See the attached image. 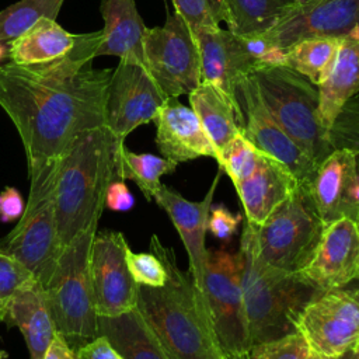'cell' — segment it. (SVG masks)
Wrapping results in <instances>:
<instances>
[{"mask_svg":"<svg viewBox=\"0 0 359 359\" xmlns=\"http://www.w3.org/2000/svg\"><path fill=\"white\" fill-rule=\"evenodd\" d=\"M177 13L191 29L199 27H219L224 22L222 0H171Z\"/></svg>","mask_w":359,"mask_h":359,"instance_id":"cell-36","label":"cell"},{"mask_svg":"<svg viewBox=\"0 0 359 359\" xmlns=\"http://www.w3.org/2000/svg\"><path fill=\"white\" fill-rule=\"evenodd\" d=\"M188 97L191 108L199 118L219 157L220 150L241 133L233 95L202 81Z\"/></svg>","mask_w":359,"mask_h":359,"instance_id":"cell-26","label":"cell"},{"mask_svg":"<svg viewBox=\"0 0 359 359\" xmlns=\"http://www.w3.org/2000/svg\"><path fill=\"white\" fill-rule=\"evenodd\" d=\"M133 205L135 198L128 189L125 181L121 178H115L107 189L105 208L114 212H128L133 208Z\"/></svg>","mask_w":359,"mask_h":359,"instance_id":"cell-40","label":"cell"},{"mask_svg":"<svg viewBox=\"0 0 359 359\" xmlns=\"http://www.w3.org/2000/svg\"><path fill=\"white\" fill-rule=\"evenodd\" d=\"M311 348L306 338L294 331L280 338L251 345L248 359H309Z\"/></svg>","mask_w":359,"mask_h":359,"instance_id":"cell-35","label":"cell"},{"mask_svg":"<svg viewBox=\"0 0 359 359\" xmlns=\"http://www.w3.org/2000/svg\"><path fill=\"white\" fill-rule=\"evenodd\" d=\"M177 165L178 164L175 161L165 157H158L150 153H133L125 146V143L118 149V178L123 181H133L147 201H150L160 188V178L175 171Z\"/></svg>","mask_w":359,"mask_h":359,"instance_id":"cell-30","label":"cell"},{"mask_svg":"<svg viewBox=\"0 0 359 359\" xmlns=\"http://www.w3.org/2000/svg\"><path fill=\"white\" fill-rule=\"evenodd\" d=\"M224 359H227V358H224Z\"/></svg>","mask_w":359,"mask_h":359,"instance_id":"cell-50","label":"cell"},{"mask_svg":"<svg viewBox=\"0 0 359 359\" xmlns=\"http://www.w3.org/2000/svg\"><path fill=\"white\" fill-rule=\"evenodd\" d=\"M222 168L212 181L209 191L202 201H188L175 189L161 184L153 199L168 215L177 229L189 258V273L196 287L203 293L205 265L208 248L205 247V236L208 231V220L212 206L213 194L222 177Z\"/></svg>","mask_w":359,"mask_h":359,"instance_id":"cell-18","label":"cell"},{"mask_svg":"<svg viewBox=\"0 0 359 359\" xmlns=\"http://www.w3.org/2000/svg\"><path fill=\"white\" fill-rule=\"evenodd\" d=\"M227 29L257 36L268 32L292 7L286 0H222Z\"/></svg>","mask_w":359,"mask_h":359,"instance_id":"cell-28","label":"cell"},{"mask_svg":"<svg viewBox=\"0 0 359 359\" xmlns=\"http://www.w3.org/2000/svg\"><path fill=\"white\" fill-rule=\"evenodd\" d=\"M359 22V0H313L292 6L261 36L285 50L310 38H344Z\"/></svg>","mask_w":359,"mask_h":359,"instance_id":"cell-15","label":"cell"},{"mask_svg":"<svg viewBox=\"0 0 359 359\" xmlns=\"http://www.w3.org/2000/svg\"><path fill=\"white\" fill-rule=\"evenodd\" d=\"M150 250L163 262L167 280L160 287L137 285L136 310L170 359H224L203 293L184 272L171 248L153 234Z\"/></svg>","mask_w":359,"mask_h":359,"instance_id":"cell-2","label":"cell"},{"mask_svg":"<svg viewBox=\"0 0 359 359\" xmlns=\"http://www.w3.org/2000/svg\"><path fill=\"white\" fill-rule=\"evenodd\" d=\"M250 224L258 257L269 266L294 273L311 261L325 227L309 182H299L262 224Z\"/></svg>","mask_w":359,"mask_h":359,"instance_id":"cell-7","label":"cell"},{"mask_svg":"<svg viewBox=\"0 0 359 359\" xmlns=\"http://www.w3.org/2000/svg\"><path fill=\"white\" fill-rule=\"evenodd\" d=\"M309 359H323V358H321L318 353H316V352H313V351H311V353H310Z\"/></svg>","mask_w":359,"mask_h":359,"instance_id":"cell-48","label":"cell"},{"mask_svg":"<svg viewBox=\"0 0 359 359\" xmlns=\"http://www.w3.org/2000/svg\"><path fill=\"white\" fill-rule=\"evenodd\" d=\"M6 59H8V43L0 42V66Z\"/></svg>","mask_w":359,"mask_h":359,"instance_id":"cell-45","label":"cell"},{"mask_svg":"<svg viewBox=\"0 0 359 359\" xmlns=\"http://www.w3.org/2000/svg\"><path fill=\"white\" fill-rule=\"evenodd\" d=\"M36 280L27 266L0 251V321H6L11 302L18 290Z\"/></svg>","mask_w":359,"mask_h":359,"instance_id":"cell-34","label":"cell"},{"mask_svg":"<svg viewBox=\"0 0 359 359\" xmlns=\"http://www.w3.org/2000/svg\"><path fill=\"white\" fill-rule=\"evenodd\" d=\"M231 95L241 135L259 151L282 163L299 182H310L318 165L292 140L271 114L254 77L248 76L240 80Z\"/></svg>","mask_w":359,"mask_h":359,"instance_id":"cell-11","label":"cell"},{"mask_svg":"<svg viewBox=\"0 0 359 359\" xmlns=\"http://www.w3.org/2000/svg\"><path fill=\"white\" fill-rule=\"evenodd\" d=\"M227 359H248V358H247V353H245V355H241V356H234V358H227Z\"/></svg>","mask_w":359,"mask_h":359,"instance_id":"cell-49","label":"cell"},{"mask_svg":"<svg viewBox=\"0 0 359 359\" xmlns=\"http://www.w3.org/2000/svg\"><path fill=\"white\" fill-rule=\"evenodd\" d=\"M25 209V202L18 192V189L13 187H6L0 192V222L11 223L21 217Z\"/></svg>","mask_w":359,"mask_h":359,"instance_id":"cell-41","label":"cell"},{"mask_svg":"<svg viewBox=\"0 0 359 359\" xmlns=\"http://www.w3.org/2000/svg\"><path fill=\"white\" fill-rule=\"evenodd\" d=\"M126 248L121 231L94 234L88 269L98 317H115L136 307L137 285L128 269Z\"/></svg>","mask_w":359,"mask_h":359,"instance_id":"cell-14","label":"cell"},{"mask_svg":"<svg viewBox=\"0 0 359 359\" xmlns=\"http://www.w3.org/2000/svg\"><path fill=\"white\" fill-rule=\"evenodd\" d=\"M243 215L237 213L233 215L230 210L224 208V205L210 206L209 220H208V230L217 238L223 241H229L236 231L238 230V226L243 220Z\"/></svg>","mask_w":359,"mask_h":359,"instance_id":"cell-38","label":"cell"},{"mask_svg":"<svg viewBox=\"0 0 359 359\" xmlns=\"http://www.w3.org/2000/svg\"><path fill=\"white\" fill-rule=\"evenodd\" d=\"M251 76L283 130L316 165H320L332 149L318 114L317 86L283 65L262 66Z\"/></svg>","mask_w":359,"mask_h":359,"instance_id":"cell-6","label":"cell"},{"mask_svg":"<svg viewBox=\"0 0 359 359\" xmlns=\"http://www.w3.org/2000/svg\"><path fill=\"white\" fill-rule=\"evenodd\" d=\"M342 38H310L285 49L283 66L306 77L314 86L321 84L330 74Z\"/></svg>","mask_w":359,"mask_h":359,"instance_id":"cell-29","label":"cell"},{"mask_svg":"<svg viewBox=\"0 0 359 359\" xmlns=\"http://www.w3.org/2000/svg\"><path fill=\"white\" fill-rule=\"evenodd\" d=\"M101 31L83 34L69 55L42 65L0 66V108L24 146L28 175L56 164L83 132L105 125L112 69H95Z\"/></svg>","mask_w":359,"mask_h":359,"instance_id":"cell-1","label":"cell"},{"mask_svg":"<svg viewBox=\"0 0 359 359\" xmlns=\"http://www.w3.org/2000/svg\"><path fill=\"white\" fill-rule=\"evenodd\" d=\"M165 100L146 66L119 60L107 88L105 126L125 142L136 128L154 121Z\"/></svg>","mask_w":359,"mask_h":359,"instance_id":"cell-13","label":"cell"},{"mask_svg":"<svg viewBox=\"0 0 359 359\" xmlns=\"http://www.w3.org/2000/svg\"><path fill=\"white\" fill-rule=\"evenodd\" d=\"M346 219H351V220H353L355 223L359 224V178H358V181L353 185L352 192H351Z\"/></svg>","mask_w":359,"mask_h":359,"instance_id":"cell-43","label":"cell"},{"mask_svg":"<svg viewBox=\"0 0 359 359\" xmlns=\"http://www.w3.org/2000/svg\"><path fill=\"white\" fill-rule=\"evenodd\" d=\"M259 156L261 151L240 133L220 150L216 161L236 185L254 172Z\"/></svg>","mask_w":359,"mask_h":359,"instance_id":"cell-32","label":"cell"},{"mask_svg":"<svg viewBox=\"0 0 359 359\" xmlns=\"http://www.w3.org/2000/svg\"><path fill=\"white\" fill-rule=\"evenodd\" d=\"M7 325L17 327L27 344L31 359H43L56 327L46 302L45 289L32 280L15 294L7 314Z\"/></svg>","mask_w":359,"mask_h":359,"instance_id":"cell-23","label":"cell"},{"mask_svg":"<svg viewBox=\"0 0 359 359\" xmlns=\"http://www.w3.org/2000/svg\"><path fill=\"white\" fill-rule=\"evenodd\" d=\"M238 251L250 345L294 332L303 309L324 292L300 272H286L265 264L257 254L254 230L247 220Z\"/></svg>","mask_w":359,"mask_h":359,"instance_id":"cell-4","label":"cell"},{"mask_svg":"<svg viewBox=\"0 0 359 359\" xmlns=\"http://www.w3.org/2000/svg\"><path fill=\"white\" fill-rule=\"evenodd\" d=\"M98 334L123 359H170L136 307L115 317H98Z\"/></svg>","mask_w":359,"mask_h":359,"instance_id":"cell-27","label":"cell"},{"mask_svg":"<svg viewBox=\"0 0 359 359\" xmlns=\"http://www.w3.org/2000/svg\"><path fill=\"white\" fill-rule=\"evenodd\" d=\"M57 163V161H56ZM56 164L29 177V194L17 224L0 240V251L29 269L42 285L48 283L62 252L55 216Z\"/></svg>","mask_w":359,"mask_h":359,"instance_id":"cell-8","label":"cell"},{"mask_svg":"<svg viewBox=\"0 0 359 359\" xmlns=\"http://www.w3.org/2000/svg\"><path fill=\"white\" fill-rule=\"evenodd\" d=\"M126 264L136 285L160 287L167 280V271L160 258L153 252H133L126 248Z\"/></svg>","mask_w":359,"mask_h":359,"instance_id":"cell-37","label":"cell"},{"mask_svg":"<svg viewBox=\"0 0 359 359\" xmlns=\"http://www.w3.org/2000/svg\"><path fill=\"white\" fill-rule=\"evenodd\" d=\"M286 1H289L292 6H297V4H304V3H309L313 0H286Z\"/></svg>","mask_w":359,"mask_h":359,"instance_id":"cell-47","label":"cell"},{"mask_svg":"<svg viewBox=\"0 0 359 359\" xmlns=\"http://www.w3.org/2000/svg\"><path fill=\"white\" fill-rule=\"evenodd\" d=\"M201 53L202 81L233 94L236 84L262 67L252 55L247 38L219 27L192 29Z\"/></svg>","mask_w":359,"mask_h":359,"instance_id":"cell-17","label":"cell"},{"mask_svg":"<svg viewBox=\"0 0 359 359\" xmlns=\"http://www.w3.org/2000/svg\"><path fill=\"white\" fill-rule=\"evenodd\" d=\"M122 143L104 125L80 133L59 157L53 201L62 250L79 236L97 230L107 189L118 178V149Z\"/></svg>","mask_w":359,"mask_h":359,"instance_id":"cell-3","label":"cell"},{"mask_svg":"<svg viewBox=\"0 0 359 359\" xmlns=\"http://www.w3.org/2000/svg\"><path fill=\"white\" fill-rule=\"evenodd\" d=\"M77 359H123L107 337L98 335L76 349Z\"/></svg>","mask_w":359,"mask_h":359,"instance_id":"cell-39","label":"cell"},{"mask_svg":"<svg viewBox=\"0 0 359 359\" xmlns=\"http://www.w3.org/2000/svg\"><path fill=\"white\" fill-rule=\"evenodd\" d=\"M104 28L97 56H116L119 60L144 66L143 41L147 31L135 0H102L100 6Z\"/></svg>","mask_w":359,"mask_h":359,"instance_id":"cell-22","label":"cell"},{"mask_svg":"<svg viewBox=\"0 0 359 359\" xmlns=\"http://www.w3.org/2000/svg\"><path fill=\"white\" fill-rule=\"evenodd\" d=\"M143 52L144 66L165 98L189 94L202 83L196 38L177 13H168L163 25L147 28Z\"/></svg>","mask_w":359,"mask_h":359,"instance_id":"cell-10","label":"cell"},{"mask_svg":"<svg viewBox=\"0 0 359 359\" xmlns=\"http://www.w3.org/2000/svg\"><path fill=\"white\" fill-rule=\"evenodd\" d=\"M241 271L243 259L240 251L208 250L203 296L217 342L229 358L244 355L251 346Z\"/></svg>","mask_w":359,"mask_h":359,"instance_id":"cell-9","label":"cell"},{"mask_svg":"<svg viewBox=\"0 0 359 359\" xmlns=\"http://www.w3.org/2000/svg\"><path fill=\"white\" fill-rule=\"evenodd\" d=\"M318 114L328 130L342 105L359 94V42L344 36L328 77L317 86Z\"/></svg>","mask_w":359,"mask_h":359,"instance_id":"cell-25","label":"cell"},{"mask_svg":"<svg viewBox=\"0 0 359 359\" xmlns=\"http://www.w3.org/2000/svg\"><path fill=\"white\" fill-rule=\"evenodd\" d=\"M337 359H359V342L344 351Z\"/></svg>","mask_w":359,"mask_h":359,"instance_id":"cell-44","label":"cell"},{"mask_svg":"<svg viewBox=\"0 0 359 359\" xmlns=\"http://www.w3.org/2000/svg\"><path fill=\"white\" fill-rule=\"evenodd\" d=\"M359 178L358 156L334 150L317 167L309 189L324 226L346 217L349 198Z\"/></svg>","mask_w":359,"mask_h":359,"instance_id":"cell-20","label":"cell"},{"mask_svg":"<svg viewBox=\"0 0 359 359\" xmlns=\"http://www.w3.org/2000/svg\"><path fill=\"white\" fill-rule=\"evenodd\" d=\"M65 0H20L0 11V42L8 43L39 20H57Z\"/></svg>","mask_w":359,"mask_h":359,"instance_id":"cell-31","label":"cell"},{"mask_svg":"<svg viewBox=\"0 0 359 359\" xmlns=\"http://www.w3.org/2000/svg\"><path fill=\"white\" fill-rule=\"evenodd\" d=\"M153 122L156 123V144L163 157L177 164L199 157L217 160V151L199 118L178 98H167Z\"/></svg>","mask_w":359,"mask_h":359,"instance_id":"cell-19","label":"cell"},{"mask_svg":"<svg viewBox=\"0 0 359 359\" xmlns=\"http://www.w3.org/2000/svg\"><path fill=\"white\" fill-rule=\"evenodd\" d=\"M328 142L334 150H348L359 156V94L351 97L328 128Z\"/></svg>","mask_w":359,"mask_h":359,"instance_id":"cell-33","label":"cell"},{"mask_svg":"<svg viewBox=\"0 0 359 359\" xmlns=\"http://www.w3.org/2000/svg\"><path fill=\"white\" fill-rule=\"evenodd\" d=\"M299 181L278 160L261 151L254 172L236 184L245 220L259 226L297 187Z\"/></svg>","mask_w":359,"mask_h":359,"instance_id":"cell-21","label":"cell"},{"mask_svg":"<svg viewBox=\"0 0 359 359\" xmlns=\"http://www.w3.org/2000/svg\"><path fill=\"white\" fill-rule=\"evenodd\" d=\"M296 331L323 359H337L359 342V289H331L310 302Z\"/></svg>","mask_w":359,"mask_h":359,"instance_id":"cell-12","label":"cell"},{"mask_svg":"<svg viewBox=\"0 0 359 359\" xmlns=\"http://www.w3.org/2000/svg\"><path fill=\"white\" fill-rule=\"evenodd\" d=\"M346 36H349L351 39H353V41H356V42H359V22L349 31V34L346 35Z\"/></svg>","mask_w":359,"mask_h":359,"instance_id":"cell-46","label":"cell"},{"mask_svg":"<svg viewBox=\"0 0 359 359\" xmlns=\"http://www.w3.org/2000/svg\"><path fill=\"white\" fill-rule=\"evenodd\" d=\"M300 275L327 292L359 279V224L342 217L324 227L311 261Z\"/></svg>","mask_w":359,"mask_h":359,"instance_id":"cell-16","label":"cell"},{"mask_svg":"<svg viewBox=\"0 0 359 359\" xmlns=\"http://www.w3.org/2000/svg\"><path fill=\"white\" fill-rule=\"evenodd\" d=\"M83 34L66 31L56 20L43 18L8 42V60L17 65H42L72 53Z\"/></svg>","mask_w":359,"mask_h":359,"instance_id":"cell-24","label":"cell"},{"mask_svg":"<svg viewBox=\"0 0 359 359\" xmlns=\"http://www.w3.org/2000/svg\"><path fill=\"white\" fill-rule=\"evenodd\" d=\"M43 359H77L76 351L69 345L66 338L56 331L52 342L49 344Z\"/></svg>","mask_w":359,"mask_h":359,"instance_id":"cell-42","label":"cell"},{"mask_svg":"<svg viewBox=\"0 0 359 359\" xmlns=\"http://www.w3.org/2000/svg\"><path fill=\"white\" fill-rule=\"evenodd\" d=\"M95 231L79 236L62 250L43 286L56 331L74 351L100 335L88 269Z\"/></svg>","mask_w":359,"mask_h":359,"instance_id":"cell-5","label":"cell"}]
</instances>
